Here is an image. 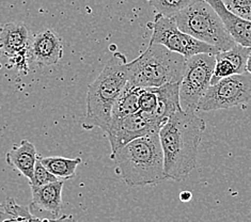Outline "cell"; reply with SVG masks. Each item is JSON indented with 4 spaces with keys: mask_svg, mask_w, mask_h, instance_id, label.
<instances>
[{
    "mask_svg": "<svg viewBox=\"0 0 251 222\" xmlns=\"http://www.w3.org/2000/svg\"><path fill=\"white\" fill-rule=\"evenodd\" d=\"M8 59H9L10 67H13V68L17 69L24 74L28 73L29 63L31 62L30 55H29V47L27 49L23 50L19 53H15V55H13Z\"/></svg>",
    "mask_w": 251,
    "mask_h": 222,
    "instance_id": "24",
    "label": "cell"
},
{
    "mask_svg": "<svg viewBox=\"0 0 251 222\" xmlns=\"http://www.w3.org/2000/svg\"><path fill=\"white\" fill-rule=\"evenodd\" d=\"M139 111L151 117L158 105L156 88H140L139 89Z\"/></svg>",
    "mask_w": 251,
    "mask_h": 222,
    "instance_id": "21",
    "label": "cell"
},
{
    "mask_svg": "<svg viewBox=\"0 0 251 222\" xmlns=\"http://www.w3.org/2000/svg\"><path fill=\"white\" fill-rule=\"evenodd\" d=\"M186 58L158 44L148 49L128 62V85L136 88H158L166 83L181 82Z\"/></svg>",
    "mask_w": 251,
    "mask_h": 222,
    "instance_id": "4",
    "label": "cell"
},
{
    "mask_svg": "<svg viewBox=\"0 0 251 222\" xmlns=\"http://www.w3.org/2000/svg\"><path fill=\"white\" fill-rule=\"evenodd\" d=\"M191 199H193V194H191L190 191L184 190L180 194V200L182 202H189Z\"/></svg>",
    "mask_w": 251,
    "mask_h": 222,
    "instance_id": "25",
    "label": "cell"
},
{
    "mask_svg": "<svg viewBox=\"0 0 251 222\" xmlns=\"http://www.w3.org/2000/svg\"><path fill=\"white\" fill-rule=\"evenodd\" d=\"M39 156L33 143L24 139L10 149L5 155V160L10 167L19 171L30 182Z\"/></svg>",
    "mask_w": 251,
    "mask_h": 222,
    "instance_id": "14",
    "label": "cell"
},
{
    "mask_svg": "<svg viewBox=\"0 0 251 222\" xmlns=\"http://www.w3.org/2000/svg\"><path fill=\"white\" fill-rule=\"evenodd\" d=\"M159 130L160 127L157 124L139 111L134 115L111 119L105 133L110 143L111 154H113L133 140L159 133Z\"/></svg>",
    "mask_w": 251,
    "mask_h": 222,
    "instance_id": "9",
    "label": "cell"
},
{
    "mask_svg": "<svg viewBox=\"0 0 251 222\" xmlns=\"http://www.w3.org/2000/svg\"><path fill=\"white\" fill-rule=\"evenodd\" d=\"M53 222H76V221L73 219V216L62 215L61 217H59L57 219H53Z\"/></svg>",
    "mask_w": 251,
    "mask_h": 222,
    "instance_id": "26",
    "label": "cell"
},
{
    "mask_svg": "<svg viewBox=\"0 0 251 222\" xmlns=\"http://www.w3.org/2000/svg\"><path fill=\"white\" fill-rule=\"evenodd\" d=\"M205 128L204 120L191 110L176 112L161 126L158 135L167 179L183 182L194 171Z\"/></svg>",
    "mask_w": 251,
    "mask_h": 222,
    "instance_id": "1",
    "label": "cell"
},
{
    "mask_svg": "<svg viewBox=\"0 0 251 222\" xmlns=\"http://www.w3.org/2000/svg\"><path fill=\"white\" fill-rule=\"evenodd\" d=\"M173 20L181 31L203 43L216 47L220 51L229 50L236 44L226 31L216 11L204 0H197L173 16Z\"/></svg>",
    "mask_w": 251,
    "mask_h": 222,
    "instance_id": "5",
    "label": "cell"
},
{
    "mask_svg": "<svg viewBox=\"0 0 251 222\" xmlns=\"http://www.w3.org/2000/svg\"><path fill=\"white\" fill-rule=\"evenodd\" d=\"M0 222H27L31 216L29 207L20 205L10 197L0 204Z\"/></svg>",
    "mask_w": 251,
    "mask_h": 222,
    "instance_id": "18",
    "label": "cell"
},
{
    "mask_svg": "<svg viewBox=\"0 0 251 222\" xmlns=\"http://www.w3.org/2000/svg\"><path fill=\"white\" fill-rule=\"evenodd\" d=\"M39 159L52 175L62 181L75 177L77 167L82 163V159L79 157L67 158L61 156H50V157L39 156Z\"/></svg>",
    "mask_w": 251,
    "mask_h": 222,
    "instance_id": "16",
    "label": "cell"
},
{
    "mask_svg": "<svg viewBox=\"0 0 251 222\" xmlns=\"http://www.w3.org/2000/svg\"><path fill=\"white\" fill-rule=\"evenodd\" d=\"M247 72L251 75V51L249 53V57L247 60Z\"/></svg>",
    "mask_w": 251,
    "mask_h": 222,
    "instance_id": "27",
    "label": "cell"
},
{
    "mask_svg": "<svg viewBox=\"0 0 251 222\" xmlns=\"http://www.w3.org/2000/svg\"><path fill=\"white\" fill-rule=\"evenodd\" d=\"M251 100V75L237 74L210 86L199 101L197 111H214L238 107Z\"/></svg>",
    "mask_w": 251,
    "mask_h": 222,
    "instance_id": "8",
    "label": "cell"
},
{
    "mask_svg": "<svg viewBox=\"0 0 251 222\" xmlns=\"http://www.w3.org/2000/svg\"><path fill=\"white\" fill-rule=\"evenodd\" d=\"M139 89L140 88L133 87L127 83L120 98L118 99L117 103L113 106L111 119L134 115V113L139 112Z\"/></svg>",
    "mask_w": 251,
    "mask_h": 222,
    "instance_id": "17",
    "label": "cell"
},
{
    "mask_svg": "<svg viewBox=\"0 0 251 222\" xmlns=\"http://www.w3.org/2000/svg\"><path fill=\"white\" fill-rule=\"evenodd\" d=\"M216 11L224 26L235 43L251 49V21H247L226 9L223 0H204Z\"/></svg>",
    "mask_w": 251,
    "mask_h": 222,
    "instance_id": "12",
    "label": "cell"
},
{
    "mask_svg": "<svg viewBox=\"0 0 251 222\" xmlns=\"http://www.w3.org/2000/svg\"><path fill=\"white\" fill-rule=\"evenodd\" d=\"M64 181L47 184L41 187H31L32 200L29 205L31 214L40 218L57 219L62 214V190Z\"/></svg>",
    "mask_w": 251,
    "mask_h": 222,
    "instance_id": "10",
    "label": "cell"
},
{
    "mask_svg": "<svg viewBox=\"0 0 251 222\" xmlns=\"http://www.w3.org/2000/svg\"><path fill=\"white\" fill-rule=\"evenodd\" d=\"M148 27L152 30L150 44L163 45L167 49L180 53L185 58L199 53H210L216 56L220 51L216 47L203 43L181 31L173 17H167L157 13L155 20L148 24Z\"/></svg>",
    "mask_w": 251,
    "mask_h": 222,
    "instance_id": "6",
    "label": "cell"
},
{
    "mask_svg": "<svg viewBox=\"0 0 251 222\" xmlns=\"http://www.w3.org/2000/svg\"><path fill=\"white\" fill-rule=\"evenodd\" d=\"M216 56L210 53L186 58L184 75L180 83V101L183 110L197 111L199 101L211 86Z\"/></svg>",
    "mask_w": 251,
    "mask_h": 222,
    "instance_id": "7",
    "label": "cell"
},
{
    "mask_svg": "<svg viewBox=\"0 0 251 222\" xmlns=\"http://www.w3.org/2000/svg\"><path fill=\"white\" fill-rule=\"evenodd\" d=\"M128 78L127 59L123 53L116 52L88 88L86 116L81 123L83 129L90 130L94 127L104 131L107 129L113 106L126 87Z\"/></svg>",
    "mask_w": 251,
    "mask_h": 222,
    "instance_id": "3",
    "label": "cell"
},
{
    "mask_svg": "<svg viewBox=\"0 0 251 222\" xmlns=\"http://www.w3.org/2000/svg\"><path fill=\"white\" fill-rule=\"evenodd\" d=\"M148 1L159 14L173 17L197 0H148Z\"/></svg>",
    "mask_w": 251,
    "mask_h": 222,
    "instance_id": "20",
    "label": "cell"
},
{
    "mask_svg": "<svg viewBox=\"0 0 251 222\" xmlns=\"http://www.w3.org/2000/svg\"><path fill=\"white\" fill-rule=\"evenodd\" d=\"M180 83L181 82L166 83L164 86L156 88L158 98L157 108L153 116H146L155 124H157L160 128L172 115L183 110L180 101Z\"/></svg>",
    "mask_w": 251,
    "mask_h": 222,
    "instance_id": "13",
    "label": "cell"
},
{
    "mask_svg": "<svg viewBox=\"0 0 251 222\" xmlns=\"http://www.w3.org/2000/svg\"><path fill=\"white\" fill-rule=\"evenodd\" d=\"M57 181H59V179L55 175H52V174L43 166V164L41 163L40 159H38L37 165H35L34 168L33 176L31 178V181L29 182L30 187H41V186H44Z\"/></svg>",
    "mask_w": 251,
    "mask_h": 222,
    "instance_id": "22",
    "label": "cell"
},
{
    "mask_svg": "<svg viewBox=\"0 0 251 222\" xmlns=\"http://www.w3.org/2000/svg\"><path fill=\"white\" fill-rule=\"evenodd\" d=\"M29 55L31 62L40 67L55 65L62 59V40L52 29L35 33L29 42Z\"/></svg>",
    "mask_w": 251,
    "mask_h": 222,
    "instance_id": "11",
    "label": "cell"
},
{
    "mask_svg": "<svg viewBox=\"0 0 251 222\" xmlns=\"http://www.w3.org/2000/svg\"><path fill=\"white\" fill-rule=\"evenodd\" d=\"M122 181L129 187H145L164 182L165 165L158 133L127 143L111 154Z\"/></svg>",
    "mask_w": 251,
    "mask_h": 222,
    "instance_id": "2",
    "label": "cell"
},
{
    "mask_svg": "<svg viewBox=\"0 0 251 222\" xmlns=\"http://www.w3.org/2000/svg\"><path fill=\"white\" fill-rule=\"evenodd\" d=\"M250 51V47H245L236 43L229 50L220 51V53L233 64V67L235 68L236 74H246L248 73L247 60Z\"/></svg>",
    "mask_w": 251,
    "mask_h": 222,
    "instance_id": "19",
    "label": "cell"
},
{
    "mask_svg": "<svg viewBox=\"0 0 251 222\" xmlns=\"http://www.w3.org/2000/svg\"><path fill=\"white\" fill-rule=\"evenodd\" d=\"M30 32L25 24L8 23L0 28V50L8 58L27 49Z\"/></svg>",
    "mask_w": 251,
    "mask_h": 222,
    "instance_id": "15",
    "label": "cell"
},
{
    "mask_svg": "<svg viewBox=\"0 0 251 222\" xmlns=\"http://www.w3.org/2000/svg\"><path fill=\"white\" fill-rule=\"evenodd\" d=\"M229 11L247 21H251V0H223Z\"/></svg>",
    "mask_w": 251,
    "mask_h": 222,
    "instance_id": "23",
    "label": "cell"
}]
</instances>
